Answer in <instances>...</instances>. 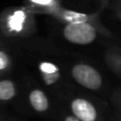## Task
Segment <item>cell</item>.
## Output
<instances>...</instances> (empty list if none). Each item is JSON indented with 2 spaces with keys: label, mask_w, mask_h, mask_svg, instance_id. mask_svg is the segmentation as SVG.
Instances as JSON below:
<instances>
[{
  "label": "cell",
  "mask_w": 121,
  "mask_h": 121,
  "mask_svg": "<svg viewBox=\"0 0 121 121\" xmlns=\"http://www.w3.org/2000/svg\"><path fill=\"white\" fill-rule=\"evenodd\" d=\"M62 121H81L79 120L77 116H75L73 113H65L63 115V118H62Z\"/></svg>",
  "instance_id": "cell-12"
},
{
  "label": "cell",
  "mask_w": 121,
  "mask_h": 121,
  "mask_svg": "<svg viewBox=\"0 0 121 121\" xmlns=\"http://www.w3.org/2000/svg\"><path fill=\"white\" fill-rule=\"evenodd\" d=\"M14 60L8 43L0 37V76L9 75L13 69Z\"/></svg>",
  "instance_id": "cell-9"
},
{
  "label": "cell",
  "mask_w": 121,
  "mask_h": 121,
  "mask_svg": "<svg viewBox=\"0 0 121 121\" xmlns=\"http://www.w3.org/2000/svg\"><path fill=\"white\" fill-rule=\"evenodd\" d=\"M59 57L63 63L68 77L80 87L90 91H99L104 85V78L99 70L85 60H70L59 52Z\"/></svg>",
  "instance_id": "cell-3"
},
{
  "label": "cell",
  "mask_w": 121,
  "mask_h": 121,
  "mask_svg": "<svg viewBox=\"0 0 121 121\" xmlns=\"http://www.w3.org/2000/svg\"><path fill=\"white\" fill-rule=\"evenodd\" d=\"M68 106L70 112L81 121H103L96 106L87 97L73 95L69 98Z\"/></svg>",
  "instance_id": "cell-4"
},
{
  "label": "cell",
  "mask_w": 121,
  "mask_h": 121,
  "mask_svg": "<svg viewBox=\"0 0 121 121\" xmlns=\"http://www.w3.org/2000/svg\"><path fill=\"white\" fill-rule=\"evenodd\" d=\"M58 23L60 24H81V23H91L99 22V12L95 13H85L73 9L64 8L62 5L53 11L50 15Z\"/></svg>",
  "instance_id": "cell-5"
},
{
  "label": "cell",
  "mask_w": 121,
  "mask_h": 121,
  "mask_svg": "<svg viewBox=\"0 0 121 121\" xmlns=\"http://www.w3.org/2000/svg\"><path fill=\"white\" fill-rule=\"evenodd\" d=\"M0 121H1V120H0Z\"/></svg>",
  "instance_id": "cell-15"
},
{
  "label": "cell",
  "mask_w": 121,
  "mask_h": 121,
  "mask_svg": "<svg viewBox=\"0 0 121 121\" xmlns=\"http://www.w3.org/2000/svg\"><path fill=\"white\" fill-rule=\"evenodd\" d=\"M119 121H121V119H120V120H119Z\"/></svg>",
  "instance_id": "cell-14"
},
{
  "label": "cell",
  "mask_w": 121,
  "mask_h": 121,
  "mask_svg": "<svg viewBox=\"0 0 121 121\" xmlns=\"http://www.w3.org/2000/svg\"><path fill=\"white\" fill-rule=\"evenodd\" d=\"M60 24L59 35L63 41L75 45H89L99 36L112 38V32L101 21L81 24Z\"/></svg>",
  "instance_id": "cell-2"
},
{
  "label": "cell",
  "mask_w": 121,
  "mask_h": 121,
  "mask_svg": "<svg viewBox=\"0 0 121 121\" xmlns=\"http://www.w3.org/2000/svg\"><path fill=\"white\" fill-rule=\"evenodd\" d=\"M8 76H0V102L2 103L12 101L19 92L17 82Z\"/></svg>",
  "instance_id": "cell-8"
},
{
  "label": "cell",
  "mask_w": 121,
  "mask_h": 121,
  "mask_svg": "<svg viewBox=\"0 0 121 121\" xmlns=\"http://www.w3.org/2000/svg\"><path fill=\"white\" fill-rule=\"evenodd\" d=\"M105 62L108 67L121 78V46H111L105 51Z\"/></svg>",
  "instance_id": "cell-10"
},
{
  "label": "cell",
  "mask_w": 121,
  "mask_h": 121,
  "mask_svg": "<svg viewBox=\"0 0 121 121\" xmlns=\"http://www.w3.org/2000/svg\"><path fill=\"white\" fill-rule=\"evenodd\" d=\"M112 102L119 110H121V90H117L114 92V94L112 95Z\"/></svg>",
  "instance_id": "cell-11"
},
{
  "label": "cell",
  "mask_w": 121,
  "mask_h": 121,
  "mask_svg": "<svg viewBox=\"0 0 121 121\" xmlns=\"http://www.w3.org/2000/svg\"><path fill=\"white\" fill-rule=\"evenodd\" d=\"M106 1H107V0H106Z\"/></svg>",
  "instance_id": "cell-16"
},
{
  "label": "cell",
  "mask_w": 121,
  "mask_h": 121,
  "mask_svg": "<svg viewBox=\"0 0 121 121\" xmlns=\"http://www.w3.org/2000/svg\"><path fill=\"white\" fill-rule=\"evenodd\" d=\"M115 11H116V15L121 20V0L117 2V4L115 5Z\"/></svg>",
  "instance_id": "cell-13"
},
{
  "label": "cell",
  "mask_w": 121,
  "mask_h": 121,
  "mask_svg": "<svg viewBox=\"0 0 121 121\" xmlns=\"http://www.w3.org/2000/svg\"><path fill=\"white\" fill-rule=\"evenodd\" d=\"M24 5L36 15L49 16L61 6V0H24Z\"/></svg>",
  "instance_id": "cell-7"
},
{
  "label": "cell",
  "mask_w": 121,
  "mask_h": 121,
  "mask_svg": "<svg viewBox=\"0 0 121 121\" xmlns=\"http://www.w3.org/2000/svg\"><path fill=\"white\" fill-rule=\"evenodd\" d=\"M28 105L37 113H46L51 108L50 97L45 89L37 84H30L26 92Z\"/></svg>",
  "instance_id": "cell-6"
},
{
  "label": "cell",
  "mask_w": 121,
  "mask_h": 121,
  "mask_svg": "<svg viewBox=\"0 0 121 121\" xmlns=\"http://www.w3.org/2000/svg\"><path fill=\"white\" fill-rule=\"evenodd\" d=\"M35 15L25 5L6 8L0 12V37L20 45L30 41L38 31Z\"/></svg>",
  "instance_id": "cell-1"
}]
</instances>
